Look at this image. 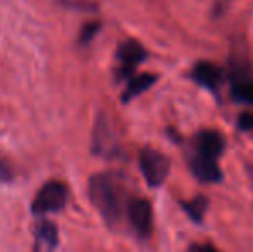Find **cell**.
Wrapping results in <instances>:
<instances>
[{
    "label": "cell",
    "instance_id": "10",
    "mask_svg": "<svg viewBox=\"0 0 253 252\" xmlns=\"http://www.w3.org/2000/svg\"><path fill=\"white\" fill-rule=\"evenodd\" d=\"M157 81L155 74L150 73H143V74H138V76H133L127 80V87L123 94V102H129L133 101L134 97L141 95L143 92H147L148 88L153 87V83Z\"/></svg>",
    "mask_w": 253,
    "mask_h": 252
},
{
    "label": "cell",
    "instance_id": "14",
    "mask_svg": "<svg viewBox=\"0 0 253 252\" xmlns=\"http://www.w3.org/2000/svg\"><path fill=\"white\" fill-rule=\"evenodd\" d=\"M100 30V23H86L83 28H81V33H80V44H90L93 40V37L98 33Z\"/></svg>",
    "mask_w": 253,
    "mask_h": 252
},
{
    "label": "cell",
    "instance_id": "4",
    "mask_svg": "<svg viewBox=\"0 0 253 252\" xmlns=\"http://www.w3.org/2000/svg\"><path fill=\"white\" fill-rule=\"evenodd\" d=\"M126 218L133 232L140 239H148L153 232V209L150 201L143 197H131L126 207Z\"/></svg>",
    "mask_w": 253,
    "mask_h": 252
},
{
    "label": "cell",
    "instance_id": "6",
    "mask_svg": "<svg viewBox=\"0 0 253 252\" xmlns=\"http://www.w3.org/2000/svg\"><path fill=\"white\" fill-rule=\"evenodd\" d=\"M224 151V138L219 131L213 130H203L195 137V155L207 159H217L220 157Z\"/></svg>",
    "mask_w": 253,
    "mask_h": 252
},
{
    "label": "cell",
    "instance_id": "15",
    "mask_svg": "<svg viewBox=\"0 0 253 252\" xmlns=\"http://www.w3.org/2000/svg\"><path fill=\"white\" fill-rule=\"evenodd\" d=\"M14 178V169L5 159H0V182H10Z\"/></svg>",
    "mask_w": 253,
    "mask_h": 252
},
{
    "label": "cell",
    "instance_id": "9",
    "mask_svg": "<svg viewBox=\"0 0 253 252\" xmlns=\"http://www.w3.org/2000/svg\"><path fill=\"white\" fill-rule=\"evenodd\" d=\"M55 225L50 221H40L37 226V244L33 252H53L59 242Z\"/></svg>",
    "mask_w": 253,
    "mask_h": 252
},
{
    "label": "cell",
    "instance_id": "12",
    "mask_svg": "<svg viewBox=\"0 0 253 252\" xmlns=\"http://www.w3.org/2000/svg\"><path fill=\"white\" fill-rule=\"evenodd\" d=\"M183 209L193 223H202L207 214V209H209V201L203 195H197L191 201L183 202Z\"/></svg>",
    "mask_w": 253,
    "mask_h": 252
},
{
    "label": "cell",
    "instance_id": "3",
    "mask_svg": "<svg viewBox=\"0 0 253 252\" xmlns=\"http://www.w3.org/2000/svg\"><path fill=\"white\" fill-rule=\"evenodd\" d=\"M140 169L148 185L160 187L169 175L170 162L162 152L155 151L152 147H145L140 152Z\"/></svg>",
    "mask_w": 253,
    "mask_h": 252
},
{
    "label": "cell",
    "instance_id": "5",
    "mask_svg": "<svg viewBox=\"0 0 253 252\" xmlns=\"http://www.w3.org/2000/svg\"><path fill=\"white\" fill-rule=\"evenodd\" d=\"M147 50L143 45L136 40H126L117 49V59H119V69H117V78L119 80H129L133 78L134 69L140 62L145 61Z\"/></svg>",
    "mask_w": 253,
    "mask_h": 252
},
{
    "label": "cell",
    "instance_id": "11",
    "mask_svg": "<svg viewBox=\"0 0 253 252\" xmlns=\"http://www.w3.org/2000/svg\"><path fill=\"white\" fill-rule=\"evenodd\" d=\"M93 152L100 155H110L114 152V144L110 138V131L105 121H98L93 133Z\"/></svg>",
    "mask_w": 253,
    "mask_h": 252
},
{
    "label": "cell",
    "instance_id": "1",
    "mask_svg": "<svg viewBox=\"0 0 253 252\" xmlns=\"http://www.w3.org/2000/svg\"><path fill=\"white\" fill-rule=\"evenodd\" d=\"M91 204L97 207L109 225H117L126 216V207L129 202L127 187L119 173H98L93 175L88 185Z\"/></svg>",
    "mask_w": 253,
    "mask_h": 252
},
{
    "label": "cell",
    "instance_id": "2",
    "mask_svg": "<svg viewBox=\"0 0 253 252\" xmlns=\"http://www.w3.org/2000/svg\"><path fill=\"white\" fill-rule=\"evenodd\" d=\"M67 204V187L62 182H47L35 197L31 204V211L37 216H43L48 212H57Z\"/></svg>",
    "mask_w": 253,
    "mask_h": 252
},
{
    "label": "cell",
    "instance_id": "8",
    "mask_svg": "<svg viewBox=\"0 0 253 252\" xmlns=\"http://www.w3.org/2000/svg\"><path fill=\"white\" fill-rule=\"evenodd\" d=\"M191 78L207 90H217L222 83V73L212 62H198L191 71Z\"/></svg>",
    "mask_w": 253,
    "mask_h": 252
},
{
    "label": "cell",
    "instance_id": "7",
    "mask_svg": "<svg viewBox=\"0 0 253 252\" xmlns=\"http://www.w3.org/2000/svg\"><path fill=\"white\" fill-rule=\"evenodd\" d=\"M190 169L195 178L203 183H219L222 180V171L213 159L200 157V155L193 154L190 157Z\"/></svg>",
    "mask_w": 253,
    "mask_h": 252
},
{
    "label": "cell",
    "instance_id": "17",
    "mask_svg": "<svg viewBox=\"0 0 253 252\" xmlns=\"http://www.w3.org/2000/svg\"><path fill=\"white\" fill-rule=\"evenodd\" d=\"M188 252H220L217 247L210 246V244H191Z\"/></svg>",
    "mask_w": 253,
    "mask_h": 252
},
{
    "label": "cell",
    "instance_id": "16",
    "mask_svg": "<svg viewBox=\"0 0 253 252\" xmlns=\"http://www.w3.org/2000/svg\"><path fill=\"white\" fill-rule=\"evenodd\" d=\"M238 126H240V130L253 131V112H243L238 118Z\"/></svg>",
    "mask_w": 253,
    "mask_h": 252
},
{
    "label": "cell",
    "instance_id": "13",
    "mask_svg": "<svg viewBox=\"0 0 253 252\" xmlns=\"http://www.w3.org/2000/svg\"><path fill=\"white\" fill-rule=\"evenodd\" d=\"M233 97L238 102L253 105V80H238L233 85Z\"/></svg>",
    "mask_w": 253,
    "mask_h": 252
}]
</instances>
